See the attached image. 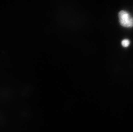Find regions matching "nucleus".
<instances>
[{
  "mask_svg": "<svg viewBox=\"0 0 133 132\" xmlns=\"http://www.w3.org/2000/svg\"><path fill=\"white\" fill-rule=\"evenodd\" d=\"M119 22L121 25L125 27H133V18L127 11L122 10L118 13Z\"/></svg>",
  "mask_w": 133,
  "mask_h": 132,
  "instance_id": "f257e3e1",
  "label": "nucleus"
},
{
  "mask_svg": "<svg viewBox=\"0 0 133 132\" xmlns=\"http://www.w3.org/2000/svg\"><path fill=\"white\" fill-rule=\"evenodd\" d=\"M122 45L124 47H127L130 45V41L128 39H125L122 41Z\"/></svg>",
  "mask_w": 133,
  "mask_h": 132,
  "instance_id": "f03ea898",
  "label": "nucleus"
}]
</instances>
